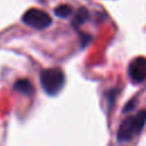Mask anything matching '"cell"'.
Instances as JSON below:
<instances>
[{
	"label": "cell",
	"instance_id": "6da1fadb",
	"mask_svg": "<svg viewBox=\"0 0 146 146\" xmlns=\"http://www.w3.org/2000/svg\"><path fill=\"white\" fill-rule=\"evenodd\" d=\"M146 123V111L141 110L135 115L125 117L116 132V138L119 141H129L143 130Z\"/></svg>",
	"mask_w": 146,
	"mask_h": 146
},
{
	"label": "cell",
	"instance_id": "3957f363",
	"mask_svg": "<svg viewBox=\"0 0 146 146\" xmlns=\"http://www.w3.org/2000/svg\"><path fill=\"white\" fill-rule=\"evenodd\" d=\"M22 21L26 25L38 30H43L52 23L51 17L46 11L38 8H30L26 10L22 16Z\"/></svg>",
	"mask_w": 146,
	"mask_h": 146
},
{
	"label": "cell",
	"instance_id": "52a82bcc",
	"mask_svg": "<svg viewBox=\"0 0 146 146\" xmlns=\"http://www.w3.org/2000/svg\"><path fill=\"white\" fill-rule=\"evenodd\" d=\"M88 18V11L86 8H80L75 15H74V18H73V24L76 26V25H80L82 23H84Z\"/></svg>",
	"mask_w": 146,
	"mask_h": 146
},
{
	"label": "cell",
	"instance_id": "8992f818",
	"mask_svg": "<svg viewBox=\"0 0 146 146\" xmlns=\"http://www.w3.org/2000/svg\"><path fill=\"white\" fill-rule=\"evenodd\" d=\"M55 15L60 17V18H66L68 17L71 14H72V7L70 5H66V3H63V5H59L55 8Z\"/></svg>",
	"mask_w": 146,
	"mask_h": 146
},
{
	"label": "cell",
	"instance_id": "277c9868",
	"mask_svg": "<svg viewBox=\"0 0 146 146\" xmlns=\"http://www.w3.org/2000/svg\"><path fill=\"white\" fill-rule=\"evenodd\" d=\"M128 73L132 82H143L146 79V58L141 56L135 58L128 67Z\"/></svg>",
	"mask_w": 146,
	"mask_h": 146
},
{
	"label": "cell",
	"instance_id": "7a4b0ae2",
	"mask_svg": "<svg viewBox=\"0 0 146 146\" xmlns=\"http://www.w3.org/2000/svg\"><path fill=\"white\" fill-rule=\"evenodd\" d=\"M41 87L44 92L49 96L57 95L65 83V75L63 71L58 67L46 68L40 74Z\"/></svg>",
	"mask_w": 146,
	"mask_h": 146
},
{
	"label": "cell",
	"instance_id": "5b68a950",
	"mask_svg": "<svg viewBox=\"0 0 146 146\" xmlns=\"http://www.w3.org/2000/svg\"><path fill=\"white\" fill-rule=\"evenodd\" d=\"M14 90H16L17 92H21L23 95L31 96L33 94V91H34V88H33L32 83L29 80L22 79V80L16 81V83L14 84Z\"/></svg>",
	"mask_w": 146,
	"mask_h": 146
}]
</instances>
